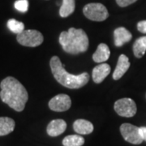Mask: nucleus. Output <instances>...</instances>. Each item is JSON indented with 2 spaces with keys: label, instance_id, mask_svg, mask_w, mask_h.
Instances as JSON below:
<instances>
[{
  "label": "nucleus",
  "instance_id": "obj_1",
  "mask_svg": "<svg viewBox=\"0 0 146 146\" xmlns=\"http://www.w3.org/2000/svg\"><path fill=\"white\" fill-rule=\"evenodd\" d=\"M0 98L11 108L21 112L25 107L29 94L24 85L16 78L8 76L0 84Z\"/></svg>",
  "mask_w": 146,
  "mask_h": 146
},
{
  "label": "nucleus",
  "instance_id": "obj_2",
  "mask_svg": "<svg viewBox=\"0 0 146 146\" xmlns=\"http://www.w3.org/2000/svg\"><path fill=\"white\" fill-rule=\"evenodd\" d=\"M50 65L54 77L58 83L66 88L80 89L89 82V75L88 73L84 72L80 75L68 73L58 56L51 58Z\"/></svg>",
  "mask_w": 146,
  "mask_h": 146
},
{
  "label": "nucleus",
  "instance_id": "obj_3",
  "mask_svg": "<svg viewBox=\"0 0 146 146\" xmlns=\"http://www.w3.org/2000/svg\"><path fill=\"white\" fill-rule=\"evenodd\" d=\"M59 43L65 52L77 54L88 50L89 38L83 29L70 28L68 31L60 33Z\"/></svg>",
  "mask_w": 146,
  "mask_h": 146
},
{
  "label": "nucleus",
  "instance_id": "obj_4",
  "mask_svg": "<svg viewBox=\"0 0 146 146\" xmlns=\"http://www.w3.org/2000/svg\"><path fill=\"white\" fill-rule=\"evenodd\" d=\"M16 40L24 46L36 47L42 45L44 37L39 31L29 29L24 30L20 34H18L16 36Z\"/></svg>",
  "mask_w": 146,
  "mask_h": 146
},
{
  "label": "nucleus",
  "instance_id": "obj_5",
  "mask_svg": "<svg viewBox=\"0 0 146 146\" xmlns=\"http://www.w3.org/2000/svg\"><path fill=\"white\" fill-rule=\"evenodd\" d=\"M84 15L88 19L94 21H103L109 16L106 7L102 3H89L84 6Z\"/></svg>",
  "mask_w": 146,
  "mask_h": 146
},
{
  "label": "nucleus",
  "instance_id": "obj_6",
  "mask_svg": "<svg viewBox=\"0 0 146 146\" xmlns=\"http://www.w3.org/2000/svg\"><path fill=\"white\" fill-rule=\"evenodd\" d=\"M115 112L122 117L131 118L136 114V105L131 98H122L116 101L114 106Z\"/></svg>",
  "mask_w": 146,
  "mask_h": 146
},
{
  "label": "nucleus",
  "instance_id": "obj_7",
  "mask_svg": "<svg viewBox=\"0 0 146 146\" xmlns=\"http://www.w3.org/2000/svg\"><path fill=\"white\" fill-rule=\"evenodd\" d=\"M120 132L124 140L133 145H140L143 139L141 135L140 127L130 123H123L120 126Z\"/></svg>",
  "mask_w": 146,
  "mask_h": 146
},
{
  "label": "nucleus",
  "instance_id": "obj_8",
  "mask_svg": "<svg viewBox=\"0 0 146 146\" xmlns=\"http://www.w3.org/2000/svg\"><path fill=\"white\" fill-rule=\"evenodd\" d=\"M72 101L67 94H58L49 102V107L53 111L63 112L70 109Z\"/></svg>",
  "mask_w": 146,
  "mask_h": 146
},
{
  "label": "nucleus",
  "instance_id": "obj_9",
  "mask_svg": "<svg viewBox=\"0 0 146 146\" xmlns=\"http://www.w3.org/2000/svg\"><path fill=\"white\" fill-rule=\"evenodd\" d=\"M130 68V62L128 58L125 54H121L118 59V63L114 73H113V79L115 80H119Z\"/></svg>",
  "mask_w": 146,
  "mask_h": 146
},
{
  "label": "nucleus",
  "instance_id": "obj_10",
  "mask_svg": "<svg viewBox=\"0 0 146 146\" xmlns=\"http://www.w3.org/2000/svg\"><path fill=\"white\" fill-rule=\"evenodd\" d=\"M67 128V123L63 119L52 120L47 126L46 131L50 136H58L63 133Z\"/></svg>",
  "mask_w": 146,
  "mask_h": 146
},
{
  "label": "nucleus",
  "instance_id": "obj_11",
  "mask_svg": "<svg viewBox=\"0 0 146 146\" xmlns=\"http://www.w3.org/2000/svg\"><path fill=\"white\" fill-rule=\"evenodd\" d=\"M110 72V67L107 63H102L95 67L92 72V77L95 83L102 82Z\"/></svg>",
  "mask_w": 146,
  "mask_h": 146
},
{
  "label": "nucleus",
  "instance_id": "obj_12",
  "mask_svg": "<svg viewBox=\"0 0 146 146\" xmlns=\"http://www.w3.org/2000/svg\"><path fill=\"white\" fill-rule=\"evenodd\" d=\"M114 37H115V45L117 47H120L127 42H130L132 35L125 28L119 27L116 29L114 32Z\"/></svg>",
  "mask_w": 146,
  "mask_h": 146
},
{
  "label": "nucleus",
  "instance_id": "obj_13",
  "mask_svg": "<svg viewBox=\"0 0 146 146\" xmlns=\"http://www.w3.org/2000/svg\"><path fill=\"white\" fill-rule=\"evenodd\" d=\"M74 131L81 135H88L93 132L94 125L92 123L85 119H77L73 123Z\"/></svg>",
  "mask_w": 146,
  "mask_h": 146
},
{
  "label": "nucleus",
  "instance_id": "obj_14",
  "mask_svg": "<svg viewBox=\"0 0 146 146\" xmlns=\"http://www.w3.org/2000/svg\"><path fill=\"white\" fill-rule=\"evenodd\" d=\"M110 55V51L108 46L104 43H101L97 48V50L93 54V59L96 63L106 62Z\"/></svg>",
  "mask_w": 146,
  "mask_h": 146
},
{
  "label": "nucleus",
  "instance_id": "obj_15",
  "mask_svg": "<svg viewBox=\"0 0 146 146\" xmlns=\"http://www.w3.org/2000/svg\"><path fill=\"white\" fill-rule=\"evenodd\" d=\"M15 121L8 117H0V136L10 134L15 129Z\"/></svg>",
  "mask_w": 146,
  "mask_h": 146
},
{
  "label": "nucleus",
  "instance_id": "obj_16",
  "mask_svg": "<svg viewBox=\"0 0 146 146\" xmlns=\"http://www.w3.org/2000/svg\"><path fill=\"white\" fill-rule=\"evenodd\" d=\"M146 51V36L139 37L133 44V53L136 58H142Z\"/></svg>",
  "mask_w": 146,
  "mask_h": 146
},
{
  "label": "nucleus",
  "instance_id": "obj_17",
  "mask_svg": "<svg viewBox=\"0 0 146 146\" xmlns=\"http://www.w3.org/2000/svg\"><path fill=\"white\" fill-rule=\"evenodd\" d=\"M75 0H63V3L59 10V15L61 17H68L72 14L75 11Z\"/></svg>",
  "mask_w": 146,
  "mask_h": 146
},
{
  "label": "nucleus",
  "instance_id": "obj_18",
  "mask_svg": "<svg viewBox=\"0 0 146 146\" xmlns=\"http://www.w3.org/2000/svg\"><path fill=\"white\" fill-rule=\"evenodd\" d=\"M84 144V139L79 135H70L66 136L63 141L64 146H82Z\"/></svg>",
  "mask_w": 146,
  "mask_h": 146
},
{
  "label": "nucleus",
  "instance_id": "obj_19",
  "mask_svg": "<svg viewBox=\"0 0 146 146\" xmlns=\"http://www.w3.org/2000/svg\"><path fill=\"white\" fill-rule=\"evenodd\" d=\"M7 28L11 31L16 34H20L21 33L25 30V25L21 21H18L15 19H11L7 23Z\"/></svg>",
  "mask_w": 146,
  "mask_h": 146
},
{
  "label": "nucleus",
  "instance_id": "obj_20",
  "mask_svg": "<svg viewBox=\"0 0 146 146\" xmlns=\"http://www.w3.org/2000/svg\"><path fill=\"white\" fill-rule=\"evenodd\" d=\"M15 8L21 12H26L29 8V1L28 0H17L15 3Z\"/></svg>",
  "mask_w": 146,
  "mask_h": 146
},
{
  "label": "nucleus",
  "instance_id": "obj_21",
  "mask_svg": "<svg viewBox=\"0 0 146 146\" xmlns=\"http://www.w3.org/2000/svg\"><path fill=\"white\" fill-rule=\"evenodd\" d=\"M137 0H116V3H118V5L122 7H124L127 6H129L132 3H134Z\"/></svg>",
  "mask_w": 146,
  "mask_h": 146
},
{
  "label": "nucleus",
  "instance_id": "obj_22",
  "mask_svg": "<svg viewBox=\"0 0 146 146\" xmlns=\"http://www.w3.org/2000/svg\"><path fill=\"white\" fill-rule=\"evenodd\" d=\"M137 29L142 33H146V21H140L137 24Z\"/></svg>",
  "mask_w": 146,
  "mask_h": 146
},
{
  "label": "nucleus",
  "instance_id": "obj_23",
  "mask_svg": "<svg viewBox=\"0 0 146 146\" xmlns=\"http://www.w3.org/2000/svg\"><path fill=\"white\" fill-rule=\"evenodd\" d=\"M140 131H141V136H142L143 141H146V127H140Z\"/></svg>",
  "mask_w": 146,
  "mask_h": 146
}]
</instances>
